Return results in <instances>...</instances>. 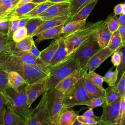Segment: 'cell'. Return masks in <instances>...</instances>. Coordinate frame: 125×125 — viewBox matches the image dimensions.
Listing matches in <instances>:
<instances>
[{"label": "cell", "instance_id": "1", "mask_svg": "<svg viewBox=\"0 0 125 125\" xmlns=\"http://www.w3.org/2000/svg\"><path fill=\"white\" fill-rule=\"evenodd\" d=\"M0 66L7 72H18L25 81L26 84L32 83L49 74V68L25 63L12 53L0 57Z\"/></svg>", "mask_w": 125, "mask_h": 125}, {"label": "cell", "instance_id": "2", "mask_svg": "<svg viewBox=\"0 0 125 125\" xmlns=\"http://www.w3.org/2000/svg\"><path fill=\"white\" fill-rule=\"evenodd\" d=\"M25 85L23 84L19 87L18 91L8 86L2 93L7 101V106L25 121L29 116L30 109L27 103Z\"/></svg>", "mask_w": 125, "mask_h": 125}, {"label": "cell", "instance_id": "3", "mask_svg": "<svg viewBox=\"0 0 125 125\" xmlns=\"http://www.w3.org/2000/svg\"><path fill=\"white\" fill-rule=\"evenodd\" d=\"M47 81V91L54 89L55 86L62 79L69 75L75 69H79L76 61L69 55L62 62L50 67Z\"/></svg>", "mask_w": 125, "mask_h": 125}, {"label": "cell", "instance_id": "4", "mask_svg": "<svg viewBox=\"0 0 125 125\" xmlns=\"http://www.w3.org/2000/svg\"><path fill=\"white\" fill-rule=\"evenodd\" d=\"M104 23V21L89 23L83 28L71 34L63 36L67 56L72 54L82 43L89 39L95 30Z\"/></svg>", "mask_w": 125, "mask_h": 125}, {"label": "cell", "instance_id": "5", "mask_svg": "<svg viewBox=\"0 0 125 125\" xmlns=\"http://www.w3.org/2000/svg\"><path fill=\"white\" fill-rule=\"evenodd\" d=\"M101 49L95 37L92 36L82 43L70 55L77 62L80 70L84 74L89 59Z\"/></svg>", "mask_w": 125, "mask_h": 125}, {"label": "cell", "instance_id": "6", "mask_svg": "<svg viewBox=\"0 0 125 125\" xmlns=\"http://www.w3.org/2000/svg\"><path fill=\"white\" fill-rule=\"evenodd\" d=\"M48 93L46 90L36 107L30 109L29 116L25 121L26 125H50L47 109Z\"/></svg>", "mask_w": 125, "mask_h": 125}, {"label": "cell", "instance_id": "7", "mask_svg": "<svg viewBox=\"0 0 125 125\" xmlns=\"http://www.w3.org/2000/svg\"><path fill=\"white\" fill-rule=\"evenodd\" d=\"M90 99L83 87L81 78L71 90L64 94L62 107L72 108L76 105H83Z\"/></svg>", "mask_w": 125, "mask_h": 125}, {"label": "cell", "instance_id": "8", "mask_svg": "<svg viewBox=\"0 0 125 125\" xmlns=\"http://www.w3.org/2000/svg\"><path fill=\"white\" fill-rule=\"evenodd\" d=\"M48 91L47 109L49 119L50 125H54L63 107L64 95L55 89Z\"/></svg>", "mask_w": 125, "mask_h": 125}, {"label": "cell", "instance_id": "9", "mask_svg": "<svg viewBox=\"0 0 125 125\" xmlns=\"http://www.w3.org/2000/svg\"><path fill=\"white\" fill-rule=\"evenodd\" d=\"M48 75L32 83L25 85V91L27 104L30 108L33 103L41 95L47 90Z\"/></svg>", "mask_w": 125, "mask_h": 125}, {"label": "cell", "instance_id": "10", "mask_svg": "<svg viewBox=\"0 0 125 125\" xmlns=\"http://www.w3.org/2000/svg\"><path fill=\"white\" fill-rule=\"evenodd\" d=\"M121 99L108 104L104 103L102 105L103 113L100 117V121L104 125H114L118 120Z\"/></svg>", "mask_w": 125, "mask_h": 125}, {"label": "cell", "instance_id": "11", "mask_svg": "<svg viewBox=\"0 0 125 125\" xmlns=\"http://www.w3.org/2000/svg\"><path fill=\"white\" fill-rule=\"evenodd\" d=\"M70 4L69 1L55 3L49 6L38 17L44 21L57 17L70 16Z\"/></svg>", "mask_w": 125, "mask_h": 125}, {"label": "cell", "instance_id": "12", "mask_svg": "<svg viewBox=\"0 0 125 125\" xmlns=\"http://www.w3.org/2000/svg\"><path fill=\"white\" fill-rule=\"evenodd\" d=\"M83 73L80 70H74L69 75L61 80L54 89L65 94L71 90L83 76Z\"/></svg>", "mask_w": 125, "mask_h": 125}, {"label": "cell", "instance_id": "13", "mask_svg": "<svg viewBox=\"0 0 125 125\" xmlns=\"http://www.w3.org/2000/svg\"><path fill=\"white\" fill-rule=\"evenodd\" d=\"M113 52L110 50L107 46L101 48L98 50L87 62L84 72L85 73L94 71L108 58L111 56Z\"/></svg>", "mask_w": 125, "mask_h": 125}, {"label": "cell", "instance_id": "14", "mask_svg": "<svg viewBox=\"0 0 125 125\" xmlns=\"http://www.w3.org/2000/svg\"><path fill=\"white\" fill-rule=\"evenodd\" d=\"M39 4L31 2L23 3H18L15 7L12 9L6 16L2 19L11 21L19 20L21 17L27 14Z\"/></svg>", "mask_w": 125, "mask_h": 125}, {"label": "cell", "instance_id": "15", "mask_svg": "<svg viewBox=\"0 0 125 125\" xmlns=\"http://www.w3.org/2000/svg\"><path fill=\"white\" fill-rule=\"evenodd\" d=\"M112 34V33L108 29L107 24L104 21V23L95 30L93 35L100 48H103L107 46Z\"/></svg>", "mask_w": 125, "mask_h": 125}, {"label": "cell", "instance_id": "16", "mask_svg": "<svg viewBox=\"0 0 125 125\" xmlns=\"http://www.w3.org/2000/svg\"><path fill=\"white\" fill-rule=\"evenodd\" d=\"M64 24H62L56 27H54L50 29H48L43 31L42 32L37 34V39L35 40V43L39 44L41 42L49 39L59 40L62 34V28Z\"/></svg>", "mask_w": 125, "mask_h": 125}, {"label": "cell", "instance_id": "17", "mask_svg": "<svg viewBox=\"0 0 125 125\" xmlns=\"http://www.w3.org/2000/svg\"><path fill=\"white\" fill-rule=\"evenodd\" d=\"M11 53L25 63L38 66L45 69H48V67L39 58L35 57L29 51H14Z\"/></svg>", "mask_w": 125, "mask_h": 125}, {"label": "cell", "instance_id": "18", "mask_svg": "<svg viewBox=\"0 0 125 125\" xmlns=\"http://www.w3.org/2000/svg\"><path fill=\"white\" fill-rule=\"evenodd\" d=\"M78 114L72 108H63L54 125H72Z\"/></svg>", "mask_w": 125, "mask_h": 125}, {"label": "cell", "instance_id": "19", "mask_svg": "<svg viewBox=\"0 0 125 125\" xmlns=\"http://www.w3.org/2000/svg\"><path fill=\"white\" fill-rule=\"evenodd\" d=\"M58 40L59 46L53 58L49 62L47 67L53 66L65 60L68 56L64 42L63 37H61Z\"/></svg>", "mask_w": 125, "mask_h": 125}, {"label": "cell", "instance_id": "20", "mask_svg": "<svg viewBox=\"0 0 125 125\" xmlns=\"http://www.w3.org/2000/svg\"><path fill=\"white\" fill-rule=\"evenodd\" d=\"M82 80L83 87L91 99L100 97L104 98V91L101 89L90 80L83 76L82 77Z\"/></svg>", "mask_w": 125, "mask_h": 125}, {"label": "cell", "instance_id": "21", "mask_svg": "<svg viewBox=\"0 0 125 125\" xmlns=\"http://www.w3.org/2000/svg\"><path fill=\"white\" fill-rule=\"evenodd\" d=\"M3 125H26L25 121L7 106L3 115Z\"/></svg>", "mask_w": 125, "mask_h": 125}, {"label": "cell", "instance_id": "22", "mask_svg": "<svg viewBox=\"0 0 125 125\" xmlns=\"http://www.w3.org/2000/svg\"><path fill=\"white\" fill-rule=\"evenodd\" d=\"M68 18L69 16H65L57 17L44 21L43 23L38 28V29L35 33L34 36H35L37 34L42 32L45 30L56 27L62 24H64L66 23Z\"/></svg>", "mask_w": 125, "mask_h": 125}, {"label": "cell", "instance_id": "23", "mask_svg": "<svg viewBox=\"0 0 125 125\" xmlns=\"http://www.w3.org/2000/svg\"><path fill=\"white\" fill-rule=\"evenodd\" d=\"M58 46V40H55L48 47L41 52L39 58L47 66L53 58Z\"/></svg>", "mask_w": 125, "mask_h": 125}, {"label": "cell", "instance_id": "24", "mask_svg": "<svg viewBox=\"0 0 125 125\" xmlns=\"http://www.w3.org/2000/svg\"><path fill=\"white\" fill-rule=\"evenodd\" d=\"M8 86L12 87L18 91L19 87L23 84H26L24 79L17 72L10 71L7 73Z\"/></svg>", "mask_w": 125, "mask_h": 125}, {"label": "cell", "instance_id": "25", "mask_svg": "<svg viewBox=\"0 0 125 125\" xmlns=\"http://www.w3.org/2000/svg\"><path fill=\"white\" fill-rule=\"evenodd\" d=\"M97 2L98 1H92L85 5L77 13H76L71 19L67 21L66 23L71 21L86 20L90 13L97 4Z\"/></svg>", "mask_w": 125, "mask_h": 125}, {"label": "cell", "instance_id": "26", "mask_svg": "<svg viewBox=\"0 0 125 125\" xmlns=\"http://www.w3.org/2000/svg\"><path fill=\"white\" fill-rule=\"evenodd\" d=\"M86 25V20L71 21L65 23L63 26L62 34L65 35L71 34L83 28Z\"/></svg>", "mask_w": 125, "mask_h": 125}, {"label": "cell", "instance_id": "27", "mask_svg": "<svg viewBox=\"0 0 125 125\" xmlns=\"http://www.w3.org/2000/svg\"><path fill=\"white\" fill-rule=\"evenodd\" d=\"M15 42L9 40L7 35L0 33V57L11 53L14 49Z\"/></svg>", "mask_w": 125, "mask_h": 125}, {"label": "cell", "instance_id": "28", "mask_svg": "<svg viewBox=\"0 0 125 125\" xmlns=\"http://www.w3.org/2000/svg\"><path fill=\"white\" fill-rule=\"evenodd\" d=\"M44 21V20L38 17L29 19L25 26L27 30V36L33 37L35 33L38 28L43 23Z\"/></svg>", "mask_w": 125, "mask_h": 125}, {"label": "cell", "instance_id": "29", "mask_svg": "<svg viewBox=\"0 0 125 125\" xmlns=\"http://www.w3.org/2000/svg\"><path fill=\"white\" fill-rule=\"evenodd\" d=\"M104 104H108L115 102L122 97L118 92L115 85L112 86L107 87L104 90Z\"/></svg>", "mask_w": 125, "mask_h": 125}, {"label": "cell", "instance_id": "30", "mask_svg": "<svg viewBox=\"0 0 125 125\" xmlns=\"http://www.w3.org/2000/svg\"><path fill=\"white\" fill-rule=\"evenodd\" d=\"M98 0H70L69 1L70 4V16L67 21L71 19L76 13L86 4L92 1Z\"/></svg>", "mask_w": 125, "mask_h": 125}, {"label": "cell", "instance_id": "31", "mask_svg": "<svg viewBox=\"0 0 125 125\" xmlns=\"http://www.w3.org/2000/svg\"><path fill=\"white\" fill-rule=\"evenodd\" d=\"M54 3H52L49 1H47L41 4H39L37 6H36L29 12H28L27 14H25L23 16L21 17L20 19L23 18L30 19L31 18L38 17L40 14L44 12L49 6H50Z\"/></svg>", "mask_w": 125, "mask_h": 125}, {"label": "cell", "instance_id": "32", "mask_svg": "<svg viewBox=\"0 0 125 125\" xmlns=\"http://www.w3.org/2000/svg\"><path fill=\"white\" fill-rule=\"evenodd\" d=\"M34 42L33 37L28 36L23 40L15 42L12 52L14 51H29L32 43Z\"/></svg>", "mask_w": 125, "mask_h": 125}, {"label": "cell", "instance_id": "33", "mask_svg": "<svg viewBox=\"0 0 125 125\" xmlns=\"http://www.w3.org/2000/svg\"><path fill=\"white\" fill-rule=\"evenodd\" d=\"M83 76L90 80L101 89L104 91V89L103 87L104 79L103 76L96 73L94 71L84 73Z\"/></svg>", "mask_w": 125, "mask_h": 125}, {"label": "cell", "instance_id": "34", "mask_svg": "<svg viewBox=\"0 0 125 125\" xmlns=\"http://www.w3.org/2000/svg\"><path fill=\"white\" fill-rule=\"evenodd\" d=\"M122 45L123 44L122 43L119 31L117 30L112 33L110 41L108 43L107 47L110 50L114 52L116 51L117 49Z\"/></svg>", "mask_w": 125, "mask_h": 125}, {"label": "cell", "instance_id": "35", "mask_svg": "<svg viewBox=\"0 0 125 125\" xmlns=\"http://www.w3.org/2000/svg\"><path fill=\"white\" fill-rule=\"evenodd\" d=\"M118 76V71L116 68L115 70H112V68L108 70L103 77L104 82H105L109 86H112L115 85L117 82Z\"/></svg>", "mask_w": 125, "mask_h": 125}, {"label": "cell", "instance_id": "36", "mask_svg": "<svg viewBox=\"0 0 125 125\" xmlns=\"http://www.w3.org/2000/svg\"><path fill=\"white\" fill-rule=\"evenodd\" d=\"M117 50L120 53L121 56V62L119 65L116 66V68L118 71L117 83L122 76V74L125 72V45H122L117 49Z\"/></svg>", "mask_w": 125, "mask_h": 125}, {"label": "cell", "instance_id": "37", "mask_svg": "<svg viewBox=\"0 0 125 125\" xmlns=\"http://www.w3.org/2000/svg\"><path fill=\"white\" fill-rule=\"evenodd\" d=\"M107 24V27L111 33H113L118 29L119 24L118 21V18L115 14H111L104 20Z\"/></svg>", "mask_w": 125, "mask_h": 125}, {"label": "cell", "instance_id": "38", "mask_svg": "<svg viewBox=\"0 0 125 125\" xmlns=\"http://www.w3.org/2000/svg\"><path fill=\"white\" fill-rule=\"evenodd\" d=\"M11 9L12 2L11 0H0V19L4 18Z\"/></svg>", "mask_w": 125, "mask_h": 125}, {"label": "cell", "instance_id": "39", "mask_svg": "<svg viewBox=\"0 0 125 125\" xmlns=\"http://www.w3.org/2000/svg\"><path fill=\"white\" fill-rule=\"evenodd\" d=\"M27 30L25 27L18 28L12 36V41L15 42H19L27 37Z\"/></svg>", "mask_w": 125, "mask_h": 125}, {"label": "cell", "instance_id": "40", "mask_svg": "<svg viewBox=\"0 0 125 125\" xmlns=\"http://www.w3.org/2000/svg\"><path fill=\"white\" fill-rule=\"evenodd\" d=\"M77 120L81 123L86 125H93L97 124L100 122V117L95 118L90 117L84 116L83 115H78Z\"/></svg>", "mask_w": 125, "mask_h": 125}, {"label": "cell", "instance_id": "41", "mask_svg": "<svg viewBox=\"0 0 125 125\" xmlns=\"http://www.w3.org/2000/svg\"><path fill=\"white\" fill-rule=\"evenodd\" d=\"M104 103V97H100L96 98H91L86 102L83 105L88 106L89 108H96L97 107L102 106Z\"/></svg>", "mask_w": 125, "mask_h": 125}, {"label": "cell", "instance_id": "42", "mask_svg": "<svg viewBox=\"0 0 125 125\" xmlns=\"http://www.w3.org/2000/svg\"><path fill=\"white\" fill-rule=\"evenodd\" d=\"M8 72L0 66V92H3L8 87Z\"/></svg>", "mask_w": 125, "mask_h": 125}, {"label": "cell", "instance_id": "43", "mask_svg": "<svg viewBox=\"0 0 125 125\" xmlns=\"http://www.w3.org/2000/svg\"><path fill=\"white\" fill-rule=\"evenodd\" d=\"M8 102L3 93L0 92V125H3V115Z\"/></svg>", "mask_w": 125, "mask_h": 125}, {"label": "cell", "instance_id": "44", "mask_svg": "<svg viewBox=\"0 0 125 125\" xmlns=\"http://www.w3.org/2000/svg\"><path fill=\"white\" fill-rule=\"evenodd\" d=\"M118 92L122 97L125 96V72L121 77L118 82L115 85Z\"/></svg>", "mask_w": 125, "mask_h": 125}, {"label": "cell", "instance_id": "45", "mask_svg": "<svg viewBox=\"0 0 125 125\" xmlns=\"http://www.w3.org/2000/svg\"><path fill=\"white\" fill-rule=\"evenodd\" d=\"M18 21L19 20H11L9 21V25H8V31L7 35L8 39L12 41V38L14 33L18 29Z\"/></svg>", "mask_w": 125, "mask_h": 125}, {"label": "cell", "instance_id": "46", "mask_svg": "<svg viewBox=\"0 0 125 125\" xmlns=\"http://www.w3.org/2000/svg\"><path fill=\"white\" fill-rule=\"evenodd\" d=\"M121 61V56L120 53L116 50L111 55V61L114 66H117L120 64Z\"/></svg>", "mask_w": 125, "mask_h": 125}, {"label": "cell", "instance_id": "47", "mask_svg": "<svg viewBox=\"0 0 125 125\" xmlns=\"http://www.w3.org/2000/svg\"><path fill=\"white\" fill-rule=\"evenodd\" d=\"M9 21L3 19L0 20V33L7 35L8 31Z\"/></svg>", "mask_w": 125, "mask_h": 125}, {"label": "cell", "instance_id": "48", "mask_svg": "<svg viewBox=\"0 0 125 125\" xmlns=\"http://www.w3.org/2000/svg\"><path fill=\"white\" fill-rule=\"evenodd\" d=\"M114 13L116 16L125 14V3H119L116 5L114 8Z\"/></svg>", "mask_w": 125, "mask_h": 125}, {"label": "cell", "instance_id": "49", "mask_svg": "<svg viewBox=\"0 0 125 125\" xmlns=\"http://www.w3.org/2000/svg\"><path fill=\"white\" fill-rule=\"evenodd\" d=\"M124 115H125V96L121 98L120 102L119 119H121Z\"/></svg>", "mask_w": 125, "mask_h": 125}, {"label": "cell", "instance_id": "50", "mask_svg": "<svg viewBox=\"0 0 125 125\" xmlns=\"http://www.w3.org/2000/svg\"><path fill=\"white\" fill-rule=\"evenodd\" d=\"M118 31L123 45H125V25H119Z\"/></svg>", "mask_w": 125, "mask_h": 125}, {"label": "cell", "instance_id": "51", "mask_svg": "<svg viewBox=\"0 0 125 125\" xmlns=\"http://www.w3.org/2000/svg\"><path fill=\"white\" fill-rule=\"evenodd\" d=\"M29 52L32 54L33 55V56H34L35 57H37V58H39V56H40V53H41V51H40L39 50V49L37 48L36 45H35V42H34L29 50Z\"/></svg>", "mask_w": 125, "mask_h": 125}, {"label": "cell", "instance_id": "52", "mask_svg": "<svg viewBox=\"0 0 125 125\" xmlns=\"http://www.w3.org/2000/svg\"><path fill=\"white\" fill-rule=\"evenodd\" d=\"M84 116H86V117H93L95 118H97L98 117H97L95 115L93 111V108H89L88 109H87L83 115Z\"/></svg>", "mask_w": 125, "mask_h": 125}, {"label": "cell", "instance_id": "53", "mask_svg": "<svg viewBox=\"0 0 125 125\" xmlns=\"http://www.w3.org/2000/svg\"><path fill=\"white\" fill-rule=\"evenodd\" d=\"M28 20H29L28 18H23V19H21L19 20L18 27L21 28V27H25L26 24V22H27Z\"/></svg>", "mask_w": 125, "mask_h": 125}, {"label": "cell", "instance_id": "54", "mask_svg": "<svg viewBox=\"0 0 125 125\" xmlns=\"http://www.w3.org/2000/svg\"><path fill=\"white\" fill-rule=\"evenodd\" d=\"M120 15L119 18H118L119 25H125V14H122Z\"/></svg>", "mask_w": 125, "mask_h": 125}, {"label": "cell", "instance_id": "55", "mask_svg": "<svg viewBox=\"0 0 125 125\" xmlns=\"http://www.w3.org/2000/svg\"><path fill=\"white\" fill-rule=\"evenodd\" d=\"M102 124H103L100 121V122H99L98 123H97V124L93 125H101ZM72 125H84V124H83L81 123L80 122H79L76 119V120L75 121V122Z\"/></svg>", "mask_w": 125, "mask_h": 125}, {"label": "cell", "instance_id": "56", "mask_svg": "<svg viewBox=\"0 0 125 125\" xmlns=\"http://www.w3.org/2000/svg\"><path fill=\"white\" fill-rule=\"evenodd\" d=\"M70 0H49L48 1L52 2V3H59V2H63L66 1H69Z\"/></svg>", "mask_w": 125, "mask_h": 125}, {"label": "cell", "instance_id": "57", "mask_svg": "<svg viewBox=\"0 0 125 125\" xmlns=\"http://www.w3.org/2000/svg\"><path fill=\"white\" fill-rule=\"evenodd\" d=\"M49 0H31V2L33 3H37V4H41L43 2H45L48 1Z\"/></svg>", "mask_w": 125, "mask_h": 125}, {"label": "cell", "instance_id": "58", "mask_svg": "<svg viewBox=\"0 0 125 125\" xmlns=\"http://www.w3.org/2000/svg\"><path fill=\"white\" fill-rule=\"evenodd\" d=\"M12 2V9L15 7L19 2L20 0H11Z\"/></svg>", "mask_w": 125, "mask_h": 125}, {"label": "cell", "instance_id": "59", "mask_svg": "<svg viewBox=\"0 0 125 125\" xmlns=\"http://www.w3.org/2000/svg\"><path fill=\"white\" fill-rule=\"evenodd\" d=\"M32 0H20L18 3H27L31 1Z\"/></svg>", "mask_w": 125, "mask_h": 125}, {"label": "cell", "instance_id": "60", "mask_svg": "<svg viewBox=\"0 0 125 125\" xmlns=\"http://www.w3.org/2000/svg\"><path fill=\"white\" fill-rule=\"evenodd\" d=\"M114 125H121V119H119L117 122Z\"/></svg>", "mask_w": 125, "mask_h": 125}, {"label": "cell", "instance_id": "61", "mask_svg": "<svg viewBox=\"0 0 125 125\" xmlns=\"http://www.w3.org/2000/svg\"></svg>", "mask_w": 125, "mask_h": 125}]
</instances>
